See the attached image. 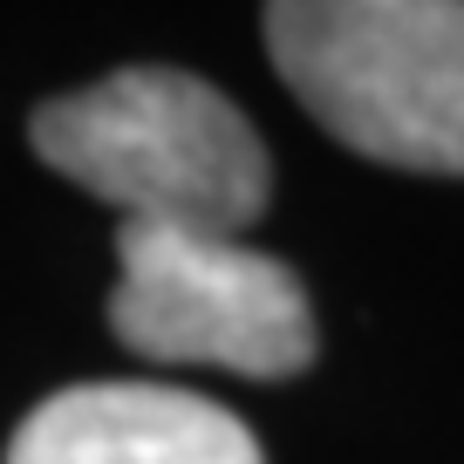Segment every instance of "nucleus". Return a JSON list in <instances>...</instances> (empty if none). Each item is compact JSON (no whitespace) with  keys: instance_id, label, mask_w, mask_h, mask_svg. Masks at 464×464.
<instances>
[{"instance_id":"obj_1","label":"nucleus","mask_w":464,"mask_h":464,"mask_svg":"<svg viewBox=\"0 0 464 464\" xmlns=\"http://www.w3.org/2000/svg\"><path fill=\"white\" fill-rule=\"evenodd\" d=\"M34 150L123 226L246 232L266 212L274 164L212 82L185 69H116L34 110Z\"/></svg>"},{"instance_id":"obj_2","label":"nucleus","mask_w":464,"mask_h":464,"mask_svg":"<svg viewBox=\"0 0 464 464\" xmlns=\"http://www.w3.org/2000/svg\"><path fill=\"white\" fill-rule=\"evenodd\" d=\"M266 55L348 150L464 171V0H280Z\"/></svg>"},{"instance_id":"obj_3","label":"nucleus","mask_w":464,"mask_h":464,"mask_svg":"<svg viewBox=\"0 0 464 464\" xmlns=\"http://www.w3.org/2000/svg\"><path fill=\"white\" fill-rule=\"evenodd\" d=\"M110 328L150 362H205L232 376H301L314 362V314L280 260L239 232L116 226Z\"/></svg>"},{"instance_id":"obj_4","label":"nucleus","mask_w":464,"mask_h":464,"mask_svg":"<svg viewBox=\"0 0 464 464\" xmlns=\"http://www.w3.org/2000/svg\"><path fill=\"white\" fill-rule=\"evenodd\" d=\"M7 464H260L232 410L164 382H75L28 410Z\"/></svg>"}]
</instances>
